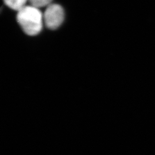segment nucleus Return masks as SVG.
<instances>
[{"instance_id": "1", "label": "nucleus", "mask_w": 155, "mask_h": 155, "mask_svg": "<svg viewBox=\"0 0 155 155\" xmlns=\"http://www.w3.org/2000/svg\"><path fill=\"white\" fill-rule=\"evenodd\" d=\"M17 20L24 32L29 36L39 34L44 22L42 13L39 8L32 5L25 6L19 10Z\"/></svg>"}, {"instance_id": "2", "label": "nucleus", "mask_w": 155, "mask_h": 155, "mask_svg": "<svg viewBox=\"0 0 155 155\" xmlns=\"http://www.w3.org/2000/svg\"><path fill=\"white\" fill-rule=\"evenodd\" d=\"M64 18V12L61 6L50 4L43 14L44 22L51 29H55L61 25Z\"/></svg>"}, {"instance_id": "3", "label": "nucleus", "mask_w": 155, "mask_h": 155, "mask_svg": "<svg viewBox=\"0 0 155 155\" xmlns=\"http://www.w3.org/2000/svg\"><path fill=\"white\" fill-rule=\"evenodd\" d=\"M28 0H4L6 5L12 9L18 11L25 6Z\"/></svg>"}, {"instance_id": "4", "label": "nucleus", "mask_w": 155, "mask_h": 155, "mask_svg": "<svg viewBox=\"0 0 155 155\" xmlns=\"http://www.w3.org/2000/svg\"><path fill=\"white\" fill-rule=\"evenodd\" d=\"M31 5L40 8L44 6H48L51 4L52 0H28Z\"/></svg>"}]
</instances>
